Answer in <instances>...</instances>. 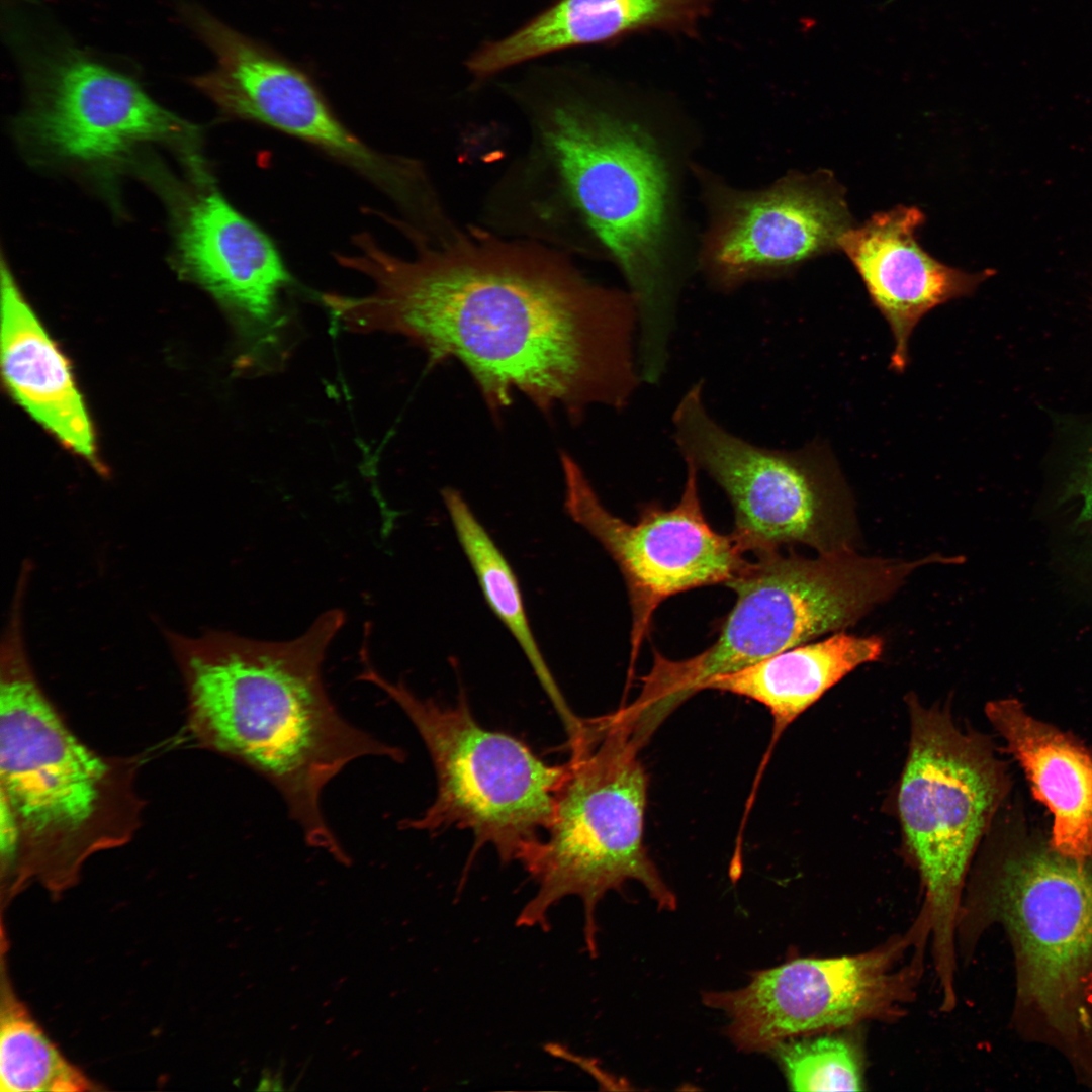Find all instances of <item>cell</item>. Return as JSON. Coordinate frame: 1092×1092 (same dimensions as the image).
Segmentation results:
<instances>
[{
    "label": "cell",
    "mask_w": 1092,
    "mask_h": 1092,
    "mask_svg": "<svg viewBox=\"0 0 1092 1092\" xmlns=\"http://www.w3.org/2000/svg\"><path fill=\"white\" fill-rule=\"evenodd\" d=\"M0 995L1 1092H79L99 1089L46 1034L15 995L3 969Z\"/></svg>",
    "instance_id": "603a6c76"
},
{
    "label": "cell",
    "mask_w": 1092,
    "mask_h": 1092,
    "mask_svg": "<svg viewBox=\"0 0 1092 1092\" xmlns=\"http://www.w3.org/2000/svg\"><path fill=\"white\" fill-rule=\"evenodd\" d=\"M710 4L711 0H558L508 37L488 42L484 59L498 72L548 53L637 31L690 34Z\"/></svg>",
    "instance_id": "ffe728a7"
},
{
    "label": "cell",
    "mask_w": 1092,
    "mask_h": 1092,
    "mask_svg": "<svg viewBox=\"0 0 1092 1092\" xmlns=\"http://www.w3.org/2000/svg\"><path fill=\"white\" fill-rule=\"evenodd\" d=\"M176 243L181 266L230 311L241 370L280 371L292 349L293 277L271 238L210 182L187 205Z\"/></svg>",
    "instance_id": "9a60e30c"
},
{
    "label": "cell",
    "mask_w": 1092,
    "mask_h": 1092,
    "mask_svg": "<svg viewBox=\"0 0 1092 1092\" xmlns=\"http://www.w3.org/2000/svg\"><path fill=\"white\" fill-rule=\"evenodd\" d=\"M22 620L13 606L0 649V805L19 837L8 898L31 880L56 895L72 887L93 853L128 840L139 813L128 767L83 744L44 695Z\"/></svg>",
    "instance_id": "277c9868"
},
{
    "label": "cell",
    "mask_w": 1092,
    "mask_h": 1092,
    "mask_svg": "<svg viewBox=\"0 0 1092 1092\" xmlns=\"http://www.w3.org/2000/svg\"><path fill=\"white\" fill-rule=\"evenodd\" d=\"M1066 493L1076 507L1072 518L1073 529L1077 534L1092 538V446L1070 477Z\"/></svg>",
    "instance_id": "d4e9b609"
},
{
    "label": "cell",
    "mask_w": 1092,
    "mask_h": 1092,
    "mask_svg": "<svg viewBox=\"0 0 1092 1092\" xmlns=\"http://www.w3.org/2000/svg\"><path fill=\"white\" fill-rule=\"evenodd\" d=\"M338 263L364 275V295L327 293L333 317L354 333H389L430 364L460 362L498 416L515 393L572 421L595 405L622 410L640 381L630 291L590 281L572 255L535 240L469 226L440 244L386 251L369 234Z\"/></svg>",
    "instance_id": "6da1fadb"
},
{
    "label": "cell",
    "mask_w": 1092,
    "mask_h": 1092,
    "mask_svg": "<svg viewBox=\"0 0 1092 1092\" xmlns=\"http://www.w3.org/2000/svg\"><path fill=\"white\" fill-rule=\"evenodd\" d=\"M1015 833L976 868L957 942L971 951L986 928H1003L1014 957L1016 1028L1058 1050L1092 1087V856Z\"/></svg>",
    "instance_id": "5b68a950"
},
{
    "label": "cell",
    "mask_w": 1092,
    "mask_h": 1092,
    "mask_svg": "<svg viewBox=\"0 0 1092 1092\" xmlns=\"http://www.w3.org/2000/svg\"><path fill=\"white\" fill-rule=\"evenodd\" d=\"M914 570L910 560L864 556L853 548L815 558L781 551L757 556L726 584L736 601L716 641L680 660L654 652L634 702L646 717L662 723L713 677L855 624Z\"/></svg>",
    "instance_id": "52a82bcc"
},
{
    "label": "cell",
    "mask_w": 1092,
    "mask_h": 1092,
    "mask_svg": "<svg viewBox=\"0 0 1092 1092\" xmlns=\"http://www.w3.org/2000/svg\"><path fill=\"white\" fill-rule=\"evenodd\" d=\"M442 496L456 536L488 606L520 645L542 688L558 711L568 736H574L583 726V720L569 709L546 664L532 633L519 582L511 565L462 494L447 487Z\"/></svg>",
    "instance_id": "7402d4cb"
},
{
    "label": "cell",
    "mask_w": 1092,
    "mask_h": 1092,
    "mask_svg": "<svg viewBox=\"0 0 1092 1092\" xmlns=\"http://www.w3.org/2000/svg\"><path fill=\"white\" fill-rule=\"evenodd\" d=\"M528 121L529 150L492 193L493 228L570 255L599 246L637 301L641 342L665 346L674 209L657 141L634 119L578 94L533 105Z\"/></svg>",
    "instance_id": "7a4b0ae2"
},
{
    "label": "cell",
    "mask_w": 1092,
    "mask_h": 1092,
    "mask_svg": "<svg viewBox=\"0 0 1092 1092\" xmlns=\"http://www.w3.org/2000/svg\"><path fill=\"white\" fill-rule=\"evenodd\" d=\"M985 712L1054 817L1051 845L1071 857H1091L1092 750L1014 699L989 702Z\"/></svg>",
    "instance_id": "ac0fdd59"
},
{
    "label": "cell",
    "mask_w": 1092,
    "mask_h": 1092,
    "mask_svg": "<svg viewBox=\"0 0 1092 1092\" xmlns=\"http://www.w3.org/2000/svg\"><path fill=\"white\" fill-rule=\"evenodd\" d=\"M2 371L20 404L77 454L95 460V442L82 397L63 355L1 263Z\"/></svg>",
    "instance_id": "d6986e66"
},
{
    "label": "cell",
    "mask_w": 1092,
    "mask_h": 1092,
    "mask_svg": "<svg viewBox=\"0 0 1092 1092\" xmlns=\"http://www.w3.org/2000/svg\"><path fill=\"white\" fill-rule=\"evenodd\" d=\"M567 514L605 548L627 586L631 614V660L646 637L652 616L667 598L696 587L733 580L749 563L731 534L716 532L703 513L699 469L685 461L687 476L670 509L646 505L635 524L609 512L578 463L560 456Z\"/></svg>",
    "instance_id": "5bb4252c"
},
{
    "label": "cell",
    "mask_w": 1092,
    "mask_h": 1092,
    "mask_svg": "<svg viewBox=\"0 0 1092 1092\" xmlns=\"http://www.w3.org/2000/svg\"><path fill=\"white\" fill-rule=\"evenodd\" d=\"M673 440L685 461L705 471L734 512L731 536L757 556L802 544L817 553L852 548L855 524L847 486L823 444L787 451L756 446L709 414L702 382L672 414Z\"/></svg>",
    "instance_id": "30bf717a"
},
{
    "label": "cell",
    "mask_w": 1092,
    "mask_h": 1092,
    "mask_svg": "<svg viewBox=\"0 0 1092 1092\" xmlns=\"http://www.w3.org/2000/svg\"><path fill=\"white\" fill-rule=\"evenodd\" d=\"M359 678L383 691L424 742L436 775V796L425 812L400 823L429 833L469 830L473 850L488 845L504 862L519 860L547 830L569 763H546L518 738L481 726L460 691L453 706L421 698L402 681L365 664Z\"/></svg>",
    "instance_id": "9c48e42d"
},
{
    "label": "cell",
    "mask_w": 1092,
    "mask_h": 1092,
    "mask_svg": "<svg viewBox=\"0 0 1092 1092\" xmlns=\"http://www.w3.org/2000/svg\"><path fill=\"white\" fill-rule=\"evenodd\" d=\"M772 1051L794 1091L864 1089L863 1053L854 1036L828 1031L787 1039Z\"/></svg>",
    "instance_id": "cb8c5ba5"
},
{
    "label": "cell",
    "mask_w": 1092,
    "mask_h": 1092,
    "mask_svg": "<svg viewBox=\"0 0 1092 1092\" xmlns=\"http://www.w3.org/2000/svg\"><path fill=\"white\" fill-rule=\"evenodd\" d=\"M911 737L898 792L907 850L921 877L940 991L956 992L957 931L971 859L1009 790L985 736L963 733L946 708L907 697Z\"/></svg>",
    "instance_id": "ba28073f"
},
{
    "label": "cell",
    "mask_w": 1092,
    "mask_h": 1092,
    "mask_svg": "<svg viewBox=\"0 0 1092 1092\" xmlns=\"http://www.w3.org/2000/svg\"><path fill=\"white\" fill-rule=\"evenodd\" d=\"M883 649L884 641L879 636L838 632L715 676L703 691L731 693L762 704L774 721L770 751L799 715L857 666L878 660Z\"/></svg>",
    "instance_id": "44dd1931"
},
{
    "label": "cell",
    "mask_w": 1092,
    "mask_h": 1092,
    "mask_svg": "<svg viewBox=\"0 0 1092 1092\" xmlns=\"http://www.w3.org/2000/svg\"><path fill=\"white\" fill-rule=\"evenodd\" d=\"M344 622L341 610H329L284 641L215 630L164 634L201 743L265 779L307 844L348 863L323 813L324 789L359 758L402 761L404 753L347 721L326 691L324 661Z\"/></svg>",
    "instance_id": "3957f363"
},
{
    "label": "cell",
    "mask_w": 1092,
    "mask_h": 1092,
    "mask_svg": "<svg viewBox=\"0 0 1092 1092\" xmlns=\"http://www.w3.org/2000/svg\"><path fill=\"white\" fill-rule=\"evenodd\" d=\"M709 225L701 265L729 289L778 275L839 249L852 218L841 185L825 170L790 173L761 190H739L704 176Z\"/></svg>",
    "instance_id": "2e32d148"
},
{
    "label": "cell",
    "mask_w": 1092,
    "mask_h": 1092,
    "mask_svg": "<svg viewBox=\"0 0 1092 1092\" xmlns=\"http://www.w3.org/2000/svg\"><path fill=\"white\" fill-rule=\"evenodd\" d=\"M924 218L919 208L899 205L850 228L839 242L890 327L894 339L890 368L898 373L909 363V338L921 318L941 304L971 295L993 274L968 273L930 256L915 237Z\"/></svg>",
    "instance_id": "e0dca14e"
},
{
    "label": "cell",
    "mask_w": 1092,
    "mask_h": 1092,
    "mask_svg": "<svg viewBox=\"0 0 1092 1092\" xmlns=\"http://www.w3.org/2000/svg\"><path fill=\"white\" fill-rule=\"evenodd\" d=\"M642 744L622 709L593 719L585 741L571 750L569 768L544 835L519 860L536 884L517 924L545 927L564 898L583 906V934L597 954L596 910L610 891L641 883L662 910L677 903L644 843L649 777Z\"/></svg>",
    "instance_id": "8992f818"
},
{
    "label": "cell",
    "mask_w": 1092,
    "mask_h": 1092,
    "mask_svg": "<svg viewBox=\"0 0 1092 1092\" xmlns=\"http://www.w3.org/2000/svg\"><path fill=\"white\" fill-rule=\"evenodd\" d=\"M7 16L8 43L28 92L18 123L39 155L105 168L145 145L198 149L195 126L158 104L131 77L97 61L54 27L17 12Z\"/></svg>",
    "instance_id": "8fae6325"
},
{
    "label": "cell",
    "mask_w": 1092,
    "mask_h": 1092,
    "mask_svg": "<svg viewBox=\"0 0 1092 1092\" xmlns=\"http://www.w3.org/2000/svg\"><path fill=\"white\" fill-rule=\"evenodd\" d=\"M215 60L201 88L222 115L272 128L321 151L376 187L406 225L421 226L439 212L442 201L423 165L379 152L361 140L300 66L241 32L219 44Z\"/></svg>",
    "instance_id": "4fadbf2b"
},
{
    "label": "cell",
    "mask_w": 1092,
    "mask_h": 1092,
    "mask_svg": "<svg viewBox=\"0 0 1092 1092\" xmlns=\"http://www.w3.org/2000/svg\"><path fill=\"white\" fill-rule=\"evenodd\" d=\"M929 935L919 914L907 932L866 952L795 959L753 972L745 987L705 993L703 1000L727 1015L728 1037L744 1052L772 1051L800 1035L896 1019L916 995Z\"/></svg>",
    "instance_id": "7c38bea8"
}]
</instances>
